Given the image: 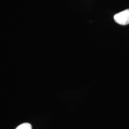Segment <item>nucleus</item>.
<instances>
[{
    "mask_svg": "<svg viewBox=\"0 0 129 129\" xmlns=\"http://www.w3.org/2000/svg\"><path fill=\"white\" fill-rule=\"evenodd\" d=\"M116 23L121 25L129 24V9H126L121 12L117 13L114 16Z\"/></svg>",
    "mask_w": 129,
    "mask_h": 129,
    "instance_id": "obj_1",
    "label": "nucleus"
},
{
    "mask_svg": "<svg viewBox=\"0 0 129 129\" xmlns=\"http://www.w3.org/2000/svg\"><path fill=\"white\" fill-rule=\"evenodd\" d=\"M16 129H32V125L29 123L25 122L19 125L18 127H16Z\"/></svg>",
    "mask_w": 129,
    "mask_h": 129,
    "instance_id": "obj_2",
    "label": "nucleus"
}]
</instances>
